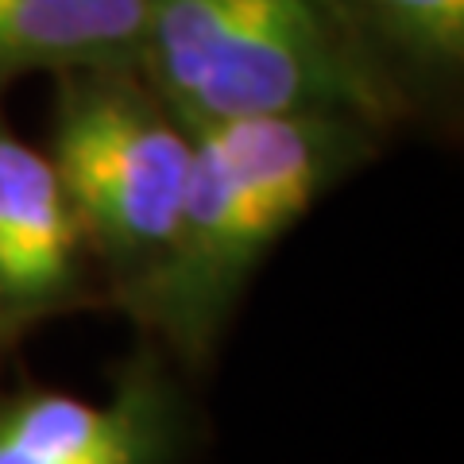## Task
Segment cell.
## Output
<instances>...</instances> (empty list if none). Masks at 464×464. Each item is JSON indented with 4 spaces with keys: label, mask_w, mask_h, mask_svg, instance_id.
Here are the masks:
<instances>
[{
    "label": "cell",
    "mask_w": 464,
    "mask_h": 464,
    "mask_svg": "<svg viewBox=\"0 0 464 464\" xmlns=\"http://www.w3.org/2000/svg\"><path fill=\"white\" fill-rule=\"evenodd\" d=\"M140 74L186 128L252 116H353L402 105L317 0H148Z\"/></svg>",
    "instance_id": "obj_2"
},
{
    "label": "cell",
    "mask_w": 464,
    "mask_h": 464,
    "mask_svg": "<svg viewBox=\"0 0 464 464\" xmlns=\"http://www.w3.org/2000/svg\"><path fill=\"white\" fill-rule=\"evenodd\" d=\"M406 109L464 63V0H317Z\"/></svg>",
    "instance_id": "obj_7"
},
{
    "label": "cell",
    "mask_w": 464,
    "mask_h": 464,
    "mask_svg": "<svg viewBox=\"0 0 464 464\" xmlns=\"http://www.w3.org/2000/svg\"><path fill=\"white\" fill-rule=\"evenodd\" d=\"M148 0H0V90L27 74L140 70Z\"/></svg>",
    "instance_id": "obj_6"
},
{
    "label": "cell",
    "mask_w": 464,
    "mask_h": 464,
    "mask_svg": "<svg viewBox=\"0 0 464 464\" xmlns=\"http://www.w3.org/2000/svg\"><path fill=\"white\" fill-rule=\"evenodd\" d=\"M190 128L140 70L54 74L51 163L74 206L112 298L124 302L159 267L190 174Z\"/></svg>",
    "instance_id": "obj_3"
},
{
    "label": "cell",
    "mask_w": 464,
    "mask_h": 464,
    "mask_svg": "<svg viewBox=\"0 0 464 464\" xmlns=\"http://www.w3.org/2000/svg\"><path fill=\"white\" fill-rule=\"evenodd\" d=\"M93 298V256L51 155L0 121V344Z\"/></svg>",
    "instance_id": "obj_5"
},
{
    "label": "cell",
    "mask_w": 464,
    "mask_h": 464,
    "mask_svg": "<svg viewBox=\"0 0 464 464\" xmlns=\"http://www.w3.org/2000/svg\"><path fill=\"white\" fill-rule=\"evenodd\" d=\"M372 136V124L325 112L190 128V174L170 244L121 306L170 356L201 364L271 248L364 163Z\"/></svg>",
    "instance_id": "obj_1"
},
{
    "label": "cell",
    "mask_w": 464,
    "mask_h": 464,
    "mask_svg": "<svg viewBox=\"0 0 464 464\" xmlns=\"http://www.w3.org/2000/svg\"><path fill=\"white\" fill-rule=\"evenodd\" d=\"M190 411L167 360L143 348L109 399L20 387L0 395V464H179Z\"/></svg>",
    "instance_id": "obj_4"
},
{
    "label": "cell",
    "mask_w": 464,
    "mask_h": 464,
    "mask_svg": "<svg viewBox=\"0 0 464 464\" xmlns=\"http://www.w3.org/2000/svg\"><path fill=\"white\" fill-rule=\"evenodd\" d=\"M0 353H5V344H0Z\"/></svg>",
    "instance_id": "obj_8"
}]
</instances>
